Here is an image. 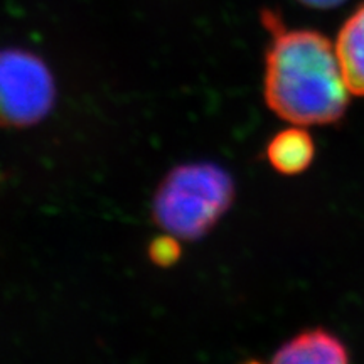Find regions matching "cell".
<instances>
[{
    "label": "cell",
    "instance_id": "cell-1",
    "mask_svg": "<svg viewBox=\"0 0 364 364\" xmlns=\"http://www.w3.org/2000/svg\"><path fill=\"white\" fill-rule=\"evenodd\" d=\"M272 36L265 54L267 107L294 125H332L344 117L349 90L336 48L324 34L287 29L275 12H263Z\"/></svg>",
    "mask_w": 364,
    "mask_h": 364
},
{
    "label": "cell",
    "instance_id": "cell-2",
    "mask_svg": "<svg viewBox=\"0 0 364 364\" xmlns=\"http://www.w3.org/2000/svg\"><path fill=\"white\" fill-rule=\"evenodd\" d=\"M235 201L231 176L209 162L184 164L164 177L152 199V220L179 240H199L215 230Z\"/></svg>",
    "mask_w": 364,
    "mask_h": 364
},
{
    "label": "cell",
    "instance_id": "cell-3",
    "mask_svg": "<svg viewBox=\"0 0 364 364\" xmlns=\"http://www.w3.org/2000/svg\"><path fill=\"white\" fill-rule=\"evenodd\" d=\"M56 83L38 54L19 48L0 49V127L29 129L49 115Z\"/></svg>",
    "mask_w": 364,
    "mask_h": 364
},
{
    "label": "cell",
    "instance_id": "cell-4",
    "mask_svg": "<svg viewBox=\"0 0 364 364\" xmlns=\"http://www.w3.org/2000/svg\"><path fill=\"white\" fill-rule=\"evenodd\" d=\"M272 364H351L338 336L321 329L300 332L277 351Z\"/></svg>",
    "mask_w": 364,
    "mask_h": 364
},
{
    "label": "cell",
    "instance_id": "cell-5",
    "mask_svg": "<svg viewBox=\"0 0 364 364\" xmlns=\"http://www.w3.org/2000/svg\"><path fill=\"white\" fill-rule=\"evenodd\" d=\"M336 54L349 93L364 97V4L341 27Z\"/></svg>",
    "mask_w": 364,
    "mask_h": 364
},
{
    "label": "cell",
    "instance_id": "cell-6",
    "mask_svg": "<svg viewBox=\"0 0 364 364\" xmlns=\"http://www.w3.org/2000/svg\"><path fill=\"white\" fill-rule=\"evenodd\" d=\"M316 144L307 130L297 127L277 132L267 145V159L282 176L302 174L311 167Z\"/></svg>",
    "mask_w": 364,
    "mask_h": 364
},
{
    "label": "cell",
    "instance_id": "cell-7",
    "mask_svg": "<svg viewBox=\"0 0 364 364\" xmlns=\"http://www.w3.org/2000/svg\"><path fill=\"white\" fill-rule=\"evenodd\" d=\"M147 253H149V260L152 262L154 265L161 268H169L181 260L182 247L177 236L166 233V235H159L150 241Z\"/></svg>",
    "mask_w": 364,
    "mask_h": 364
},
{
    "label": "cell",
    "instance_id": "cell-8",
    "mask_svg": "<svg viewBox=\"0 0 364 364\" xmlns=\"http://www.w3.org/2000/svg\"><path fill=\"white\" fill-rule=\"evenodd\" d=\"M299 2L312 9H334L343 6L346 0H299Z\"/></svg>",
    "mask_w": 364,
    "mask_h": 364
},
{
    "label": "cell",
    "instance_id": "cell-9",
    "mask_svg": "<svg viewBox=\"0 0 364 364\" xmlns=\"http://www.w3.org/2000/svg\"><path fill=\"white\" fill-rule=\"evenodd\" d=\"M247 364H262V363H255V361H253V363H247Z\"/></svg>",
    "mask_w": 364,
    "mask_h": 364
}]
</instances>
